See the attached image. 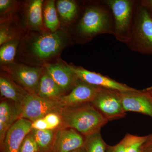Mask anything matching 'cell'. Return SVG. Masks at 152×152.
<instances>
[{
  "label": "cell",
  "instance_id": "cell-1",
  "mask_svg": "<svg viewBox=\"0 0 152 152\" xmlns=\"http://www.w3.org/2000/svg\"><path fill=\"white\" fill-rule=\"evenodd\" d=\"M69 39L67 33L62 30L37 32L25 40L22 53L28 59L43 62L59 54L68 45Z\"/></svg>",
  "mask_w": 152,
  "mask_h": 152
},
{
  "label": "cell",
  "instance_id": "cell-2",
  "mask_svg": "<svg viewBox=\"0 0 152 152\" xmlns=\"http://www.w3.org/2000/svg\"><path fill=\"white\" fill-rule=\"evenodd\" d=\"M58 114L61 120L59 128L74 129L85 137L100 132L108 122L91 103L62 107Z\"/></svg>",
  "mask_w": 152,
  "mask_h": 152
},
{
  "label": "cell",
  "instance_id": "cell-3",
  "mask_svg": "<svg viewBox=\"0 0 152 152\" xmlns=\"http://www.w3.org/2000/svg\"><path fill=\"white\" fill-rule=\"evenodd\" d=\"M110 12L104 6L96 5L87 7L77 26L79 35L91 39L102 34H113L114 22Z\"/></svg>",
  "mask_w": 152,
  "mask_h": 152
},
{
  "label": "cell",
  "instance_id": "cell-4",
  "mask_svg": "<svg viewBox=\"0 0 152 152\" xmlns=\"http://www.w3.org/2000/svg\"><path fill=\"white\" fill-rule=\"evenodd\" d=\"M126 44L134 51L152 54V18L140 2L136 4L130 38Z\"/></svg>",
  "mask_w": 152,
  "mask_h": 152
},
{
  "label": "cell",
  "instance_id": "cell-5",
  "mask_svg": "<svg viewBox=\"0 0 152 152\" xmlns=\"http://www.w3.org/2000/svg\"><path fill=\"white\" fill-rule=\"evenodd\" d=\"M114 18L113 34L118 40L126 43L130 38L136 2L129 0H109L104 2Z\"/></svg>",
  "mask_w": 152,
  "mask_h": 152
},
{
  "label": "cell",
  "instance_id": "cell-6",
  "mask_svg": "<svg viewBox=\"0 0 152 152\" xmlns=\"http://www.w3.org/2000/svg\"><path fill=\"white\" fill-rule=\"evenodd\" d=\"M4 70L15 83L30 94H37L45 68L14 63L5 66Z\"/></svg>",
  "mask_w": 152,
  "mask_h": 152
},
{
  "label": "cell",
  "instance_id": "cell-7",
  "mask_svg": "<svg viewBox=\"0 0 152 152\" xmlns=\"http://www.w3.org/2000/svg\"><path fill=\"white\" fill-rule=\"evenodd\" d=\"M62 108L59 101L47 99L37 94H29L22 104L20 118L26 119L32 122L50 113H59Z\"/></svg>",
  "mask_w": 152,
  "mask_h": 152
},
{
  "label": "cell",
  "instance_id": "cell-8",
  "mask_svg": "<svg viewBox=\"0 0 152 152\" xmlns=\"http://www.w3.org/2000/svg\"><path fill=\"white\" fill-rule=\"evenodd\" d=\"M120 92L102 88L91 103L108 121L124 118L126 112L123 108Z\"/></svg>",
  "mask_w": 152,
  "mask_h": 152
},
{
  "label": "cell",
  "instance_id": "cell-9",
  "mask_svg": "<svg viewBox=\"0 0 152 152\" xmlns=\"http://www.w3.org/2000/svg\"><path fill=\"white\" fill-rule=\"evenodd\" d=\"M71 69L73 71L82 81L95 86L118 91L121 93L137 92L138 90L119 83L102 74L91 72L81 66L69 65Z\"/></svg>",
  "mask_w": 152,
  "mask_h": 152
},
{
  "label": "cell",
  "instance_id": "cell-10",
  "mask_svg": "<svg viewBox=\"0 0 152 152\" xmlns=\"http://www.w3.org/2000/svg\"><path fill=\"white\" fill-rule=\"evenodd\" d=\"M101 88L79 79L77 85L70 92L63 96L58 101L62 107L91 103Z\"/></svg>",
  "mask_w": 152,
  "mask_h": 152
},
{
  "label": "cell",
  "instance_id": "cell-11",
  "mask_svg": "<svg viewBox=\"0 0 152 152\" xmlns=\"http://www.w3.org/2000/svg\"><path fill=\"white\" fill-rule=\"evenodd\" d=\"M42 66L66 94L70 92L79 81L77 76L66 63H45Z\"/></svg>",
  "mask_w": 152,
  "mask_h": 152
},
{
  "label": "cell",
  "instance_id": "cell-12",
  "mask_svg": "<svg viewBox=\"0 0 152 152\" xmlns=\"http://www.w3.org/2000/svg\"><path fill=\"white\" fill-rule=\"evenodd\" d=\"M125 112H136L152 118V98L145 90L119 93Z\"/></svg>",
  "mask_w": 152,
  "mask_h": 152
},
{
  "label": "cell",
  "instance_id": "cell-13",
  "mask_svg": "<svg viewBox=\"0 0 152 152\" xmlns=\"http://www.w3.org/2000/svg\"><path fill=\"white\" fill-rule=\"evenodd\" d=\"M31 124L26 119L17 120L8 131L3 144L0 145L1 152H20L22 142L31 130Z\"/></svg>",
  "mask_w": 152,
  "mask_h": 152
},
{
  "label": "cell",
  "instance_id": "cell-14",
  "mask_svg": "<svg viewBox=\"0 0 152 152\" xmlns=\"http://www.w3.org/2000/svg\"><path fill=\"white\" fill-rule=\"evenodd\" d=\"M86 137L77 131L69 128L56 131L53 152H72L83 148Z\"/></svg>",
  "mask_w": 152,
  "mask_h": 152
},
{
  "label": "cell",
  "instance_id": "cell-15",
  "mask_svg": "<svg viewBox=\"0 0 152 152\" xmlns=\"http://www.w3.org/2000/svg\"><path fill=\"white\" fill-rule=\"evenodd\" d=\"M20 110L11 101L5 99L0 103V145L10 128L20 119Z\"/></svg>",
  "mask_w": 152,
  "mask_h": 152
},
{
  "label": "cell",
  "instance_id": "cell-16",
  "mask_svg": "<svg viewBox=\"0 0 152 152\" xmlns=\"http://www.w3.org/2000/svg\"><path fill=\"white\" fill-rule=\"evenodd\" d=\"M1 97L12 102L20 110L25 99L29 93L19 86L7 75L0 77Z\"/></svg>",
  "mask_w": 152,
  "mask_h": 152
},
{
  "label": "cell",
  "instance_id": "cell-17",
  "mask_svg": "<svg viewBox=\"0 0 152 152\" xmlns=\"http://www.w3.org/2000/svg\"><path fill=\"white\" fill-rule=\"evenodd\" d=\"M66 94L45 69L39 83L37 95L44 99L58 101Z\"/></svg>",
  "mask_w": 152,
  "mask_h": 152
},
{
  "label": "cell",
  "instance_id": "cell-18",
  "mask_svg": "<svg viewBox=\"0 0 152 152\" xmlns=\"http://www.w3.org/2000/svg\"><path fill=\"white\" fill-rule=\"evenodd\" d=\"M43 1L33 0L28 4L26 11V23L30 30L44 32L42 17Z\"/></svg>",
  "mask_w": 152,
  "mask_h": 152
},
{
  "label": "cell",
  "instance_id": "cell-19",
  "mask_svg": "<svg viewBox=\"0 0 152 152\" xmlns=\"http://www.w3.org/2000/svg\"><path fill=\"white\" fill-rule=\"evenodd\" d=\"M56 130H31L30 133L37 144L40 152H51Z\"/></svg>",
  "mask_w": 152,
  "mask_h": 152
},
{
  "label": "cell",
  "instance_id": "cell-20",
  "mask_svg": "<svg viewBox=\"0 0 152 152\" xmlns=\"http://www.w3.org/2000/svg\"><path fill=\"white\" fill-rule=\"evenodd\" d=\"M56 6L61 20L65 23L74 21L78 15L79 7L74 1L59 0L57 1Z\"/></svg>",
  "mask_w": 152,
  "mask_h": 152
},
{
  "label": "cell",
  "instance_id": "cell-21",
  "mask_svg": "<svg viewBox=\"0 0 152 152\" xmlns=\"http://www.w3.org/2000/svg\"><path fill=\"white\" fill-rule=\"evenodd\" d=\"M44 23L50 31L59 29L60 22L54 1L50 0L45 3L43 9Z\"/></svg>",
  "mask_w": 152,
  "mask_h": 152
},
{
  "label": "cell",
  "instance_id": "cell-22",
  "mask_svg": "<svg viewBox=\"0 0 152 152\" xmlns=\"http://www.w3.org/2000/svg\"><path fill=\"white\" fill-rule=\"evenodd\" d=\"M19 43V39H15L1 46L0 48L1 64L6 66L14 63Z\"/></svg>",
  "mask_w": 152,
  "mask_h": 152
},
{
  "label": "cell",
  "instance_id": "cell-23",
  "mask_svg": "<svg viewBox=\"0 0 152 152\" xmlns=\"http://www.w3.org/2000/svg\"><path fill=\"white\" fill-rule=\"evenodd\" d=\"M108 146L99 132L86 137L84 147L86 152H107Z\"/></svg>",
  "mask_w": 152,
  "mask_h": 152
},
{
  "label": "cell",
  "instance_id": "cell-24",
  "mask_svg": "<svg viewBox=\"0 0 152 152\" xmlns=\"http://www.w3.org/2000/svg\"><path fill=\"white\" fill-rule=\"evenodd\" d=\"M148 135L138 136L127 134L124 139L127 152H141L142 147Z\"/></svg>",
  "mask_w": 152,
  "mask_h": 152
},
{
  "label": "cell",
  "instance_id": "cell-25",
  "mask_svg": "<svg viewBox=\"0 0 152 152\" xmlns=\"http://www.w3.org/2000/svg\"><path fill=\"white\" fill-rule=\"evenodd\" d=\"M20 152H40L37 144L30 132L22 142Z\"/></svg>",
  "mask_w": 152,
  "mask_h": 152
},
{
  "label": "cell",
  "instance_id": "cell-26",
  "mask_svg": "<svg viewBox=\"0 0 152 152\" xmlns=\"http://www.w3.org/2000/svg\"><path fill=\"white\" fill-rule=\"evenodd\" d=\"M43 118L48 126L49 130H56L61 126V120L58 113H50Z\"/></svg>",
  "mask_w": 152,
  "mask_h": 152
},
{
  "label": "cell",
  "instance_id": "cell-27",
  "mask_svg": "<svg viewBox=\"0 0 152 152\" xmlns=\"http://www.w3.org/2000/svg\"><path fill=\"white\" fill-rule=\"evenodd\" d=\"M16 39L12 29L7 25H1L0 29V45Z\"/></svg>",
  "mask_w": 152,
  "mask_h": 152
},
{
  "label": "cell",
  "instance_id": "cell-28",
  "mask_svg": "<svg viewBox=\"0 0 152 152\" xmlns=\"http://www.w3.org/2000/svg\"><path fill=\"white\" fill-rule=\"evenodd\" d=\"M107 152H127L124 139L123 138L118 143L114 146H108Z\"/></svg>",
  "mask_w": 152,
  "mask_h": 152
},
{
  "label": "cell",
  "instance_id": "cell-29",
  "mask_svg": "<svg viewBox=\"0 0 152 152\" xmlns=\"http://www.w3.org/2000/svg\"><path fill=\"white\" fill-rule=\"evenodd\" d=\"M31 129L49 130L48 126L44 118L38 119L32 122L31 124Z\"/></svg>",
  "mask_w": 152,
  "mask_h": 152
},
{
  "label": "cell",
  "instance_id": "cell-30",
  "mask_svg": "<svg viewBox=\"0 0 152 152\" xmlns=\"http://www.w3.org/2000/svg\"><path fill=\"white\" fill-rule=\"evenodd\" d=\"M15 1L11 0H1L0 1V12L1 14L5 13L13 8L15 5Z\"/></svg>",
  "mask_w": 152,
  "mask_h": 152
},
{
  "label": "cell",
  "instance_id": "cell-31",
  "mask_svg": "<svg viewBox=\"0 0 152 152\" xmlns=\"http://www.w3.org/2000/svg\"><path fill=\"white\" fill-rule=\"evenodd\" d=\"M141 152H152V134L148 135L146 140L143 144Z\"/></svg>",
  "mask_w": 152,
  "mask_h": 152
},
{
  "label": "cell",
  "instance_id": "cell-32",
  "mask_svg": "<svg viewBox=\"0 0 152 152\" xmlns=\"http://www.w3.org/2000/svg\"><path fill=\"white\" fill-rule=\"evenodd\" d=\"M140 2L146 9L152 18V0H143Z\"/></svg>",
  "mask_w": 152,
  "mask_h": 152
},
{
  "label": "cell",
  "instance_id": "cell-33",
  "mask_svg": "<svg viewBox=\"0 0 152 152\" xmlns=\"http://www.w3.org/2000/svg\"><path fill=\"white\" fill-rule=\"evenodd\" d=\"M150 95L151 98H152V86L149 87V88H147L144 89Z\"/></svg>",
  "mask_w": 152,
  "mask_h": 152
},
{
  "label": "cell",
  "instance_id": "cell-34",
  "mask_svg": "<svg viewBox=\"0 0 152 152\" xmlns=\"http://www.w3.org/2000/svg\"><path fill=\"white\" fill-rule=\"evenodd\" d=\"M72 152H86V150L84 147H83V148H80L79 149L76 150V151H74Z\"/></svg>",
  "mask_w": 152,
  "mask_h": 152
},
{
  "label": "cell",
  "instance_id": "cell-35",
  "mask_svg": "<svg viewBox=\"0 0 152 152\" xmlns=\"http://www.w3.org/2000/svg\"></svg>",
  "mask_w": 152,
  "mask_h": 152
}]
</instances>
